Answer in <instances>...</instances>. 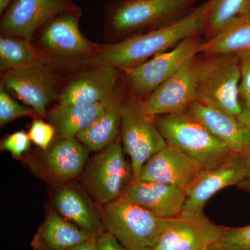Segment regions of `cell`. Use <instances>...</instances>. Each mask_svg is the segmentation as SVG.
I'll return each mask as SVG.
<instances>
[{
	"instance_id": "obj_1",
	"label": "cell",
	"mask_w": 250,
	"mask_h": 250,
	"mask_svg": "<svg viewBox=\"0 0 250 250\" xmlns=\"http://www.w3.org/2000/svg\"><path fill=\"white\" fill-rule=\"evenodd\" d=\"M207 11L206 1L185 17L166 27L118 42L104 43L89 67L114 66L125 71L137 66L154 56L173 48L187 38L202 35Z\"/></svg>"
},
{
	"instance_id": "obj_2",
	"label": "cell",
	"mask_w": 250,
	"mask_h": 250,
	"mask_svg": "<svg viewBox=\"0 0 250 250\" xmlns=\"http://www.w3.org/2000/svg\"><path fill=\"white\" fill-rule=\"evenodd\" d=\"M82 15L78 6L65 11L46 23L31 39L45 62L64 73L88 68L104 45L90 41L82 34Z\"/></svg>"
},
{
	"instance_id": "obj_3",
	"label": "cell",
	"mask_w": 250,
	"mask_h": 250,
	"mask_svg": "<svg viewBox=\"0 0 250 250\" xmlns=\"http://www.w3.org/2000/svg\"><path fill=\"white\" fill-rule=\"evenodd\" d=\"M201 0H114L104 11V33L108 43L118 42L182 19Z\"/></svg>"
},
{
	"instance_id": "obj_4",
	"label": "cell",
	"mask_w": 250,
	"mask_h": 250,
	"mask_svg": "<svg viewBox=\"0 0 250 250\" xmlns=\"http://www.w3.org/2000/svg\"><path fill=\"white\" fill-rule=\"evenodd\" d=\"M153 120L167 146L195 161L202 170L216 167L234 154L188 112Z\"/></svg>"
},
{
	"instance_id": "obj_5",
	"label": "cell",
	"mask_w": 250,
	"mask_h": 250,
	"mask_svg": "<svg viewBox=\"0 0 250 250\" xmlns=\"http://www.w3.org/2000/svg\"><path fill=\"white\" fill-rule=\"evenodd\" d=\"M101 218L106 231L128 250H152L169 225L123 197L104 205Z\"/></svg>"
},
{
	"instance_id": "obj_6",
	"label": "cell",
	"mask_w": 250,
	"mask_h": 250,
	"mask_svg": "<svg viewBox=\"0 0 250 250\" xmlns=\"http://www.w3.org/2000/svg\"><path fill=\"white\" fill-rule=\"evenodd\" d=\"M240 82V56L200 54L197 101L237 117L243 109Z\"/></svg>"
},
{
	"instance_id": "obj_7",
	"label": "cell",
	"mask_w": 250,
	"mask_h": 250,
	"mask_svg": "<svg viewBox=\"0 0 250 250\" xmlns=\"http://www.w3.org/2000/svg\"><path fill=\"white\" fill-rule=\"evenodd\" d=\"M62 73L45 62H38L2 72L1 86L44 118L67 83Z\"/></svg>"
},
{
	"instance_id": "obj_8",
	"label": "cell",
	"mask_w": 250,
	"mask_h": 250,
	"mask_svg": "<svg viewBox=\"0 0 250 250\" xmlns=\"http://www.w3.org/2000/svg\"><path fill=\"white\" fill-rule=\"evenodd\" d=\"M202 34L184 39L178 45L124 72L126 92L143 100L189 61L200 54Z\"/></svg>"
},
{
	"instance_id": "obj_9",
	"label": "cell",
	"mask_w": 250,
	"mask_h": 250,
	"mask_svg": "<svg viewBox=\"0 0 250 250\" xmlns=\"http://www.w3.org/2000/svg\"><path fill=\"white\" fill-rule=\"evenodd\" d=\"M121 139L125 153L131 159L133 179L138 178L153 156L167 146L153 118L143 113L141 100L126 91L122 106Z\"/></svg>"
},
{
	"instance_id": "obj_10",
	"label": "cell",
	"mask_w": 250,
	"mask_h": 250,
	"mask_svg": "<svg viewBox=\"0 0 250 250\" xmlns=\"http://www.w3.org/2000/svg\"><path fill=\"white\" fill-rule=\"evenodd\" d=\"M124 153L120 136L98 151L85 168L83 184L100 205H107L123 196L133 180L132 167Z\"/></svg>"
},
{
	"instance_id": "obj_11",
	"label": "cell",
	"mask_w": 250,
	"mask_h": 250,
	"mask_svg": "<svg viewBox=\"0 0 250 250\" xmlns=\"http://www.w3.org/2000/svg\"><path fill=\"white\" fill-rule=\"evenodd\" d=\"M199 56L141 100L143 113L150 118L187 112L197 100V75Z\"/></svg>"
},
{
	"instance_id": "obj_12",
	"label": "cell",
	"mask_w": 250,
	"mask_h": 250,
	"mask_svg": "<svg viewBox=\"0 0 250 250\" xmlns=\"http://www.w3.org/2000/svg\"><path fill=\"white\" fill-rule=\"evenodd\" d=\"M76 6L72 0H13L1 14L0 31L31 41L46 23Z\"/></svg>"
},
{
	"instance_id": "obj_13",
	"label": "cell",
	"mask_w": 250,
	"mask_h": 250,
	"mask_svg": "<svg viewBox=\"0 0 250 250\" xmlns=\"http://www.w3.org/2000/svg\"><path fill=\"white\" fill-rule=\"evenodd\" d=\"M222 229L204 212L183 210L169 219L167 229L152 250H203L217 241Z\"/></svg>"
},
{
	"instance_id": "obj_14",
	"label": "cell",
	"mask_w": 250,
	"mask_h": 250,
	"mask_svg": "<svg viewBox=\"0 0 250 250\" xmlns=\"http://www.w3.org/2000/svg\"><path fill=\"white\" fill-rule=\"evenodd\" d=\"M121 72L114 66L91 67L81 70L64 85L57 104L88 105L103 102L119 86Z\"/></svg>"
},
{
	"instance_id": "obj_15",
	"label": "cell",
	"mask_w": 250,
	"mask_h": 250,
	"mask_svg": "<svg viewBox=\"0 0 250 250\" xmlns=\"http://www.w3.org/2000/svg\"><path fill=\"white\" fill-rule=\"evenodd\" d=\"M244 172L241 154H232L220 165L203 169L184 188L186 194L184 210L203 212L206 204L215 193L226 187H236Z\"/></svg>"
},
{
	"instance_id": "obj_16",
	"label": "cell",
	"mask_w": 250,
	"mask_h": 250,
	"mask_svg": "<svg viewBox=\"0 0 250 250\" xmlns=\"http://www.w3.org/2000/svg\"><path fill=\"white\" fill-rule=\"evenodd\" d=\"M122 197L167 220L182 213L186 202L183 188L138 179L131 181Z\"/></svg>"
},
{
	"instance_id": "obj_17",
	"label": "cell",
	"mask_w": 250,
	"mask_h": 250,
	"mask_svg": "<svg viewBox=\"0 0 250 250\" xmlns=\"http://www.w3.org/2000/svg\"><path fill=\"white\" fill-rule=\"evenodd\" d=\"M202 170L195 161L167 146L143 166L137 179L184 189Z\"/></svg>"
},
{
	"instance_id": "obj_18",
	"label": "cell",
	"mask_w": 250,
	"mask_h": 250,
	"mask_svg": "<svg viewBox=\"0 0 250 250\" xmlns=\"http://www.w3.org/2000/svg\"><path fill=\"white\" fill-rule=\"evenodd\" d=\"M90 150L76 137L57 139L44 151L39 169L56 182H67L83 172Z\"/></svg>"
},
{
	"instance_id": "obj_19",
	"label": "cell",
	"mask_w": 250,
	"mask_h": 250,
	"mask_svg": "<svg viewBox=\"0 0 250 250\" xmlns=\"http://www.w3.org/2000/svg\"><path fill=\"white\" fill-rule=\"evenodd\" d=\"M187 112L200 121L233 154H241L250 147L249 133L236 116L197 100Z\"/></svg>"
},
{
	"instance_id": "obj_20",
	"label": "cell",
	"mask_w": 250,
	"mask_h": 250,
	"mask_svg": "<svg viewBox=\"0 0 250 250\" xmlns=\"http://www.w3.org/2000/svg\"><path fill=\"white\" fill-rule=\"evenodd\" d=\"M124 90L119 85L110 98L93 104H57L48 111L47 116L49 123L55 128L57 139L76 137L81 131L89 127L98 120Z\"/></svg>"
},
{
	"instance_id": "obj_21",
	"label": "cell",
	"mask_w": 250,
	"mask_h": 250,
	"mask_svg": "<svg viewBox=\"0 0 250 250\" xmlns=\"http://www.w3.org/2000/svg\"><path fill=\"white\" fill-rule=\"evenodd\" d=\"M56 211L76 225L92 238L98 239L106 231L102 221L85 197L71 187L59 188L54 197Z\"/></svg>"
},
{
	"instance_id": "obj_22",
	"label": "cell",
	"mask_w": 250,
	"mask_h": 250,
	"mask_svg": "<svg viewBox=\"0 0 250 250\" xmlns=\"http://www.w3.org/2000/svg\"><path fill=\"white\" fill-rule=\"evenodd\" d=\"M76 225L52 210L31 242L34 250H70L91 239Z\"/></svg>"
},
{
	"instance_id": "obj_23",
	"label": "cell",
	"mask_w": 250,
	"mask_h": 250,
	"mask_svg": "<svg viewBox=\"0 0 250 250\" xmlns=\"http://www.w3.org/2000/svg\"><path fill=\"white\" fill-rule=\"evenodd\" d=\"M200 54H250V11L233 20L212 39L204 41Z\"/></svg>"
},
{
	"instance_id": "obj_24",
	"label": "cell",
	"mask_w": 250,
	"mask_h": 250,
	"mask_svg": "<svg viewBox=\"0 0 250 250\" xmlns=\"http://www.w3.org/2000/svg\"><path fill=\"white\" fill-rule=\"evenodd\" d=\"M125 93V89L98 120L77 135V139L90 151L98 152L121 136L122 106Z\"/></svg>"
},
{
	"instance_id": "obj_25",
	"label": "cell",
	"mask_w": 250,
	"mask_h": 250,
	"mask_svg": "<svg viewBox=\"0 0 250 250\" xmlns=\"http://www.w3.org/2000/svg\"><path fill=\"white\" fill-rule=\"evenodd\" d=\"M45 62L32 41L20 36L1 34L0 36V72ZM49 65V64H48ZM51 66V65H50Z\"/></svg>"
},
{
	"instance_id": "obj_26",
	"label": "cell",
	"mask_w": 250,
	"mask_h": 250,
	"mask_svg": "<svg viewBox=\"0 0 250 250\" xmlns=\"http://www.w3.org/2000/svg\"><path fill=\"white\" fill-rule=\"evenodd\" d=\"M202 35L209 40L233 20L250 11V0H207Z\"/></svg>"
},
{
	"instance_id": "obj_27",
	"label": "cell",
	"mask_w": 250,
	"mask_h": 250,
	"mask_svg": "<svg viewBox=\"0 0 250 250\" xmlns=\"http://www.w3.org/2000/svg\"><path fill=\"white\" fill-rule=\"evenodd\" d=\"M208 250H250V225L239 228L223 226L218 239Z\"/></svg>"
},
{
	"instance_id": "obj_28",
	"label": "cell",
	"mask_w": 250,
	"mask_h": 250,
	"mask_svg": "<svg viewBox=\"0 0 250 250\" xmlns=\"http://www.w3.org/2000/svg\"><path fill=\"white\" fill-rule=\"evenodd\" d=\"M26 117L39 118L29 106H23L14 100L3 87L0 86V125L1 126Z\"/></svg>"
},
{
	"instance_id": "obj_29",
	"label": "cell",
	"mask_w": 250,
	"mask_h": 250,
	"mask_svg": "<svg viewBox=\"0 0 250 250\" xmlns=\"http://www.w3.org/2000/svg\"><path fill=\"white\" fill-rule=\"evenodd\" d=\"M28 135L31 142L45 151L50 147L56 137V129L50 123L36 118L31 123Z\"/></svg>"
},
{
	"instance_id": "obj_30",
	"label": "cell",
	"mask_w": 250,
	"mask_h": 250,
	"mask_svg": "<svg viewBox=\"0 0 250 250\" xmlns=\"http://www.w3.org/2000/svg\"><path fill=\"white\" fill-rule=\"evenodd\" d=\"M31 146V140L28 133L18 131L8 135L1 141V150L9 152L15 158L21 157Z\"/></svg>"
},
{
	"instance_id": "obj_31",
	"label": "cell",
	"mask_w": 250,
	"mask_h": 250,
	"mask_svg": "<svg viewBox=\"0 0 250 250\" xmlns=\"http://www.w3.org/2000/svg\"><path fill=\"white\" fill-rule=\"evenodd\" d=\"M240 97L243 105L250 104V54L240 56Z\"/></svg>"
},
{
	"instance_id": "obj_32",
	"label": "cell",
	"mask_w": 250,
	"mask_h": 250,
	"mask_svg": "<svg viewBox=\"0 0 250 250\" xmlns=\"http://www.w3.org/2000/svg\"><path fill=\"white\" fill-rule=\"evenodd\" d=\"M98 250H128L111 233L105 231L98 239Z\"/></svg>"
},
{
	"instance_id": "obj_33",
	"label": "cell",
	"mask_w": 250,
	"mask_h": 250,
	"mask_svg": "<svg viewBox=\"0 0 250 250\" xmlns=\"http://www.w3.org/2000/svg\"><path fill=\"white\" fill-rule=\"evenodd\" d=\"M241 156L244 164L245 172L243 178L236 187L250 193V146L241 154Z\"/></svg>"
},
{
	"instance_id": "obj_34",
	"label": "cell",
	"mask_w": 250,
	"mask_h": 250,
	"mask_svg": "<svg viewBox=\"0 0 250 250\" xmlns=\"http://www.w3.org/2000/svg\"><path fill=\"white\" fill-rule=\"evenodd\" d=\"M237 118L246 127L250 136V104L243 105L241 113L237 116Z\"/></svg>"
},
{
	"instance_id": "obj_35",
	"label": "cell",
	"mask_w": 250,
	"mask_h": 250,
	"mask_svg": "<svg viewBox=\"0 0 250 250\" xmlns=\"http://www.w3.org/2000/svg\"><path fill=\"white\" fill-rule=\"evenodd\" d=\"M70 250H98V241L95 238H91Z\"/></svg>"
},
{
	"instance_id": "obj_36",
	"label": "cell",
	"mask_w": 250,
	"mask_h": 250,
	"mask_svg": "<svg viewBox=\"0 0 250 250\" xmlns=\"http://www.w3.org/2000/svg\"><path fill=\"white\" fill-rule=\"evenodd\" d=\"M13 0H0V14H2Z\"/></svg>"
},
{
	"instance_id": "obj_37",
	"label": "cell",
	"mask_w": 250,
	"mask_h": 250,
	"mask_svg": "<svg viewBox=\"0 0 250 250\" xmlns=\"http://www.w3.org/2000/svg\"><path fill=\"white\" fill-rule=\"evenodd\" d=\"M203 250H208V248H206V249Z\"/></svg>"
}]
</instances>
